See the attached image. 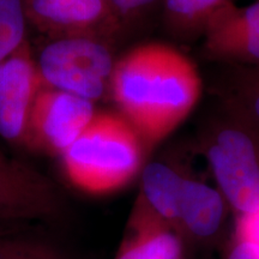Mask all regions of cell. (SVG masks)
Instances as JSON below:
<instances>
[{"instance_id":"obj_1","label":"cell","mask_w":259,"mask_h":259,"mask_svg":"<svg viewBox=\"0 0 259 259\" xmlns=\"http://www.w3.org/2000/svg\"><path fill=\"white\" fill-rule=\"evenodd\" d=\"M202 92V77L189 57L163 42H145L118 57L109 96L151 148L186 120Z\"/></svg>"},{"instance_id":"obj_2","label":"cell","mask_w":259,"mask_h":259,"mask_svg":"<svg viewBox=\"0 0 259 259\" xmlns=\"http://www.w3.org/2000/svg\"><path fill=\"white\" fill-rule=\"evenodd\" d=\"M147 144L119 113L99 112L60 156L74 189L101 196L128 185L143 169Z\"/></svg>"},{"instance_id":"obj_3","label":"cell","mask_w":259,"mask_h":259,"mask_svg":"<svg viewBox=\"0 0 259 259\" xmlns=\"http://www.w3.org/2000/svg\"><path fill=\"white\" fill-rule=\"evenodd\" d=\"M116 40L99 34L42 36L32 48L45 87L96 103L109 95Z\"/></svg>"},{"instance_id":"obj_4","label":"cell","mask_w":259,"mask_h":259,"mask_svg":"<svg viewBox=\"0 0 259 259\" xmlns=\"http://www.w3.org/2000/svg\"><path fill=\"white\" fill-rule=\"evenodd\" d=\"M218 190L238 216L259 209V126L227 107L202 136Z\"/></svg>"},{"instance_id":"obj_5","label":"cell","mask_w":259,"mask_h":259,"mask_svg":"<svg viewBox=\"0 0 259 259\" xmlns=\"http://www.w3.org/2000/svg\"><path fill=\"white\" fill-rule=\"evenodd\" d=\"M96 113L89 100L44 85L29 118L27 149L60 157Z\"/></svg>"},{"instance_id":"obj_6","label":"cell","mask_w":259,"mask_h":259,"mask_svg":"<svg viewBox=\"0 0 259 259\" xmlns=\"http://www.w3.org/2000/svg\"><path fill=\"white\" fill-rule=\"evenodd\" d=\"M64 199L56 184L0 150V225L56 219Z\"/></svg>"},{"instance_id":"obj_7","label":"cell","mask_w":259,"mask_h":259,"mask_svg":"<svg viewBox=\"0 0 259 259\" xmlns=\"http://www.w3.org/2000/svg\"><path fill=\"white\" fill-rule=\"evenodd\" d=\"M42 87L29 40L0 61V137L8 143L27 149L29 118Z\"/></svg>"},{"instance_id":"obj_8","label":"cell","mask_w":259,"mask_h":259,"mask_svg":"<svg viewBox=\"0 0 259 259\" xmlns=\"http://www.w3.org/2000/svg\"><path fill=\"white\" fill-rule=\"evenodd\" d=\"M28 24L42 36L99 34L118 40L109 0H24Z\"/></svg>"},{"instance_id":"obj_9","label":"cell","mask_w":259,"mask_h":259,"mask_svg":"<svg viewBox=\"0 0 259 259\" xmlns=\"http://www.w3.org/2000/svg\"><path fill=\"white\" fill-rule=\"evenodd\" d=\"M210 59L241 66L259 65V0L239 8L231 2L210 18L203 32Z\"/></svg>"},{"instance_id":"obj_10","label":"cell","mask_w":259,"mask_h":259,"mask_svg":"<svg viewBox=\"0 0 259 259\" xmlns=\"http://www.w3.org/2000/svg\"><path fill=\"white\" fill-rule=\"evenodd\" d=\"M227 206L218 189L185 176L178 204L177 228L197 239L211 238L225 221Z\"/></svg>"},{"instance_id":"obj_11","label":"cell","mask_w":259,"mask_h":259,"mask_svg":"<svg viewBox=\"0 0 259 259\" xmlns=\"http://www.w3.org/2000/svg\"><path fill=\"white\" fill-rule=\"evenodd\" d=\"M184 178L177 167L164 161L145 163L135 206L177 231L178 204Z\"/></svg>"},{"instance_id":"obj_12","label":"cell","mask_w":259,"mask_h":259,"mask_svg":"<svg viewBox=\"0 0 259 259\" xmlns=\"http://www.w3.org/2000/svg\"><path fill=\"white\" fill-rule=\"evenodd\" d=\"M180 253L181 241L177 232L134 206L127 236L116 259H179Z\"/></svg>"},{"instance_id":"obj_13","label":"cell","mask_w":259,"mask_h":259,"mask_svg":"<svg viewBox=\"0 0 259 259\" xmlns=\"http://www.w3.org/2000/svg\"><path fill=\"white\" fill-rule=\"evenodd\" d=\"M232 0H163V22L174 36L192 38L203 35L206 24Z\"/></svg>"},{"instance_id":"obj_14","label":"cell","mask_w":259,"mask_h":259,"mask_svg":"<svg viewBox=\"0 0 259 259\" xmlns=\"http://www.w3.org/2000/svg\"><path fill=\"white\" fill-rule=\"evenodd\" d=\"M227 107L259 126V65H233L221 84Z\"/></svg>"},{"instance_id":"obj_15","label":"cell","mask_w":259,"mask_h":259,"mask_svg":"<svg viewBox=\"0 0 259 259\" xmlns=\"http://www.w3.org/2000/svg\"><path fill=\"white\" fill-rule=\"evenodd\" d=\"M24 0H0V61L28 40Z\"/></svg>"},{"instance_id":"obj_16","label":"cell","mask_w":259,"mask_h":259,"mask_svg":"<svg viewBox=\"0 0 259 259\" xmlns=\"http://www.w3.org/2000/svg\"><path fill=\"white\" fill-rule=\"evenodd\" d=\"M0 259H70L66 252L45 239L25 235L0 238Z\"/></svg>"},{"instance_id":"obj_17","label":"cell","mask_w":259,"mask_h":259,"mask_svg":"<svg viewBox=\"0 0 259 259\" xmlns=\"http://www.w3.org/2000/svg\"><path fill=\"white\" fill-rule=\"evenodd\" d=\"M120 36L143 25L158 10L163 0H109Z\"/></svg>"},{"instance_id":"obj_18","label":"cell","mask_w":259,"mask_h":259,"mask_svg":"<svg viewBox=\"0 0 259 259\" xmlns=\"http://www.w3.org/2000/svg\"><path fill=\"white\" fill-rule=\"evenodd\" d=\"M235 236L239 240L246 241L259 248V209L238 216Z\"/></svg>"},{"instance_id":"obj_19","label":"cell","mask_w":259,"mask_h":259,"mask_svg":"<svg viewBox=\"0 0 259 259\" xmlns=\"http://www.w3.org/2000/svg\"><path fill=\"white\" fill-rule=\"evenodd\" d=\"M227 259H253L250 245L247 242L236 239Z\"/></svg>"},{"instance_id":"obj_20","label":"cell","mask_w":259,"mask_h":259,"mask_svg":"<svg viewBox=\"0 0 259 259\" xmlns=\"http://www.w3.org/2000/svg\"><path fill=\"white\" fill-rule=\"evenodd\" d=\"M179 259H180V258H179Z\"/></svg>"}]
</instances>
